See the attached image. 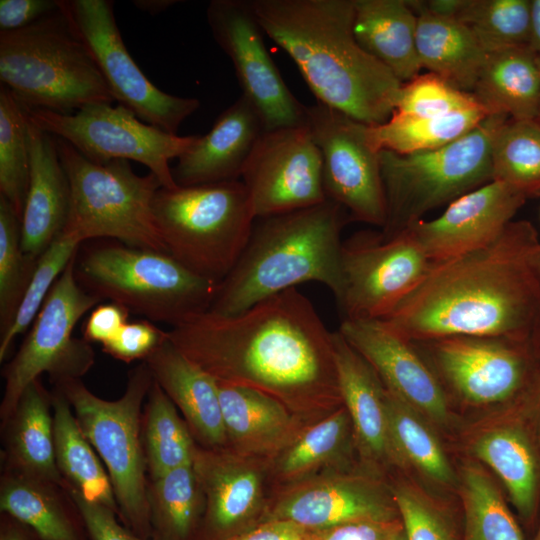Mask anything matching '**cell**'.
I'll return each mask as SVG.
<instances>
[{
    "mask_svg": "<svg viewBox=\"0 0 540 540\" xmlns=\"http://www.w3.org/2000/svg\"><path fill=\"white\" fill-rule=\"evenodd\" d=\"M58 10L57 0H1L0 32L25 28Z\"/></svg>",
    "mask_w": 540,
    "mask_h": 540,
    "instance_id": "f5cc1de1",
    "label": "cell"
},
{
    "mask_svg": "<svg viewBox=\"0 0 540 540\" xmlns=\"http://www.w3.org/2000/svg\"><path fill=\"white\" fill-rule=\"evenodd\" d=\"M417 14L416 46L421 67L453 87L471 93L487 53L460 21L408 1Z\"/></svg>",
    "mask_w": 540,
    "mask_h": 540,
    "instance_id": "e575fe53",
    "label": "cell"
},
{
    "mask_svg": "<svg viewBox=\"0 0 540 540\" xmlns=\"http://www.w3.org/2000/svg\"><path fill=\"white\" fill-rule=\"evenodd\" d=\"M167 332L217 383L263 393L308 423L344 405L333 332L297 288L234 315H194Z\"/></svg>",
    "mask_w": 540,
    "mask_h": 540,
    "instance_id": "6da1fadb",
    "label": "cell"
},
{
    "mask_svg": "<svg viewBox=\"0 0 540 540\" xmlns=\"http://www.w3.org/2000/svg\"><path fill=\"white\" fill-rule=\"evenodd\" d=\"M168 339V332L161 330L148 319L128 321L118 335L102 346L103 351L122 362L145 361Z\"/></svg>",
    "mask_w": 540,
    "mask_h": 540,
    "instance_id": "c3c4849f",
    "label": "cell"
},
{
    "mask_svg": "<svg viewBox=\"0 0 540 540\" xmlns=\"http://www.w3.org/2000/svg\"><path fill=\"white\" fill-rule=\"evenodd\" d=\"M406 540H455L446 499L437 496L414 477L391 483Z\"/></svg>",
    "mask_w": 540,
    "mask_h": 540,
    "instance_id": "bcb514c9",
    "label": "cell"
},
{
    "mask_svg": "<svg viewBox=\"0 0 540 540\" xmlns=\"http://www.w3.org/2000/svg\"><path fill=\"white\" fill-rule=\"evenodd\" d=\"M522 341L447 336L414 344L436 374L454 410L479 415L512 404L521 393L528 372Z\"/></svg>",
    "mask_w": 540,
    "mask_h": 540,
    "instance_id": "5bb4252c",
    "label": "cell"
},
{
    "mask_svg": "<svg viewBox=\"0 0 540 540\" xmlns=\"http://www.w3.org/2000/svg\"><path fill=\"white\" fill-rule=\"evenodd\" d=\"M537 120L540 122V116H539V118Z\"/></svg>",
    "mask_w": 540,
    "mask_h": 540,
    "instance_id": "be15d7a7",
    "label": "cell"
},
{
    "mask_svg": "<svg viewBox=\"0 0 540 540\" xmlns=\"http://www.w3.org/2000/svg\"><path fill=\"white\" fill-rule=\"evenodd\" d=\"M80 244L73 235L62 232L39 256L10 326L0 334L1 362L14 340L32 325L55 282L77 255Z\"/></svg>",
    "mask_w": 540,
    "mask_h": 540,
    "instance_id": "ee69618b",
    "label": "cell"
},
{
    "mask_svg": "<svg viewBox=\"0 0 540 540\" xmlns=\"http://www.w3.org/2000/svg\"><path fill=\"white\" fill-rule=\"evenodd\" d=\"M152 384L144 361L130 371L124 394L112 401L92 393L81 379L54 383L107 469L121 522L143 540L152 536L142 441V406Z\"/></svg>",
    "mask_w": 540,
    "mask_h": 540,
    "instance_id": "52a82bcc",
    "label": "cell"
},
{
    "mask_svg": "<svg viewBox=\"0 0 540 540\" xmlns=\"http://www.w3.org/2000/svg\"><path fill=\"white\" fill-rule=\"evenodd\" d=\"M385 405L391 440L407 474L439 497L457 496V466L440 432L386 387Z\"/></svg>",
    "mask_w": 540,
    "mask_h": 540,
    "instance_id": "f546056e",
    "label": "cell"
},
{
    "mask_svg": "<svg viewBox=\"0 0 540 540\" xmlns=\"http://www.w3.org/2000/svg\"><path fill=\"white\" fill-rule=\"evenodd\" d=\"M537 63H538L539 70H540V55H537Z\"/></svg>",
    "mask_w": 540,
    "mask_h": 540,
    "instance_id": "6125c7cd",
    "label": "cell"
},
{
    "mask_svg": "<svg viewBox=\"0 0 540 540\" xmlns=\"http://www.w3.org/2000/svg\"><path fill=\"white\" fill-rule=\"evenodd\" d=\"M0 509L41 540H89L78 506L66 487L54 482L3 470Z\"/></svg>",
    "mask_w": 540,
    "mask_h": 540,
    "instance_id": "1f68e13d",
    "label": "cell"
},
{
    "mask_svg": "<svg viewBox=\"0 0 540 540\" xmlns=\"http://www.w3.org/2000/svg\"><path fill=\"white\" fill-rule=\"evenodd\" d=\"M533 540H540V526Z\"/></svg>",
    "mask_w": 540,
    "mask_h": 540,
    "instance_id": "94428289",
    "label": "cell"
},
{
    "mask_svg": "<svg viewBox=\"0 0 540 540\" xmlns=\"http://www.w3.org/2000/svg\"><path fill=\"white\" fill-rule=\"evenodd\" d=\"M36 262L22 249L20 217L0 195V334L10 326Z\"/></svg>",
    "mask_w": 540,
    "mask_h": 540,
    "instance_id": "f6af8a7d",
    "label": "cell"
},
{
    "mask_svg": "<svg viewBox=\"0 0 540 540\" xmlns=\"http://www.w3.org/2000/svg\"><path fill=\"white\" fill-rule=\"evenodd\" d=\"M151 540H196L205 496L192 465L148 482Z\"/></svg>",
    "mask_w": 540,
    "mask_h": 540,
    "instance_id": "f35d334b",
    "label": "cell"
},
{
    "mask_svg": "<svg viewBox=\"0 0 540 540\" xmlns=\"http://www.w3.org/2000/svg\"><path fill=\"white\" fill-rule=\"evenodd\" d=\"M525 199L510 186L490 181L449 203L436 219H420L405 229L432 263L443 262L496 240Z\"/></svg>",
    "mask_w": 540,
    "mask_h": 540,
    "instance_id": "7402d4cb",
    "label": "cell"
},
{
    "mask_svg": "<svg viewBox=\"0 0 540 540\" xmlns=\"http://www.w3.org/2000/svg\"><path fill=\"white\" fill-rule=\"evenodd\" d=\"M152 210L166 252L218 284L236 264L256 220L241 180L161 187Z\"/></svg>",
    "mask_w": 540,
    "mask_h": 540,
    "instance_id": "8992f818",
    "label": "cell"
},
{
    "mask_svg": "<svg viewBox=\"0 0 540 540\" xmlns=\"http://www.w3.org/2000/svg\"><path fill=\"white\" fill-rule=\"evenodd\" d=\"M306 126L320 150L325 197L357 221L384 228L387 203L379 152L367 125L320 102L306 106Z\"/></svg>",
    "mask_w": 540,
    "mask_h": 540,
    "instance_id": "2e32d148",
    "label": "cell"
},
{
    "mask_svg": "<svg viewBox=\"0 0 540 540\" xmlns=\"http://www.w3.org/2000/svg\"><path fill=\"white\" fill-rule=\"evenodd\" d=\"M51 395L55 457L60 474L85 499L108 507L120 519L113 486L100 457L63 393L54 388Z\"/></svg>",
    "mask_w": 540,
    "mask_h": 540,
    "instance_id": "d590c367",
    "label": "cell"
},
{
    "mask_svg": "<svg viewBox=\"0 0 540 540\" xmlns=\"http://www.w3.org/2000/svg\"><path fill=\"white\" fill-rule=\"evenodd\" d=\"M489 114L477 106L438 116H411L393 112L379 125H367L366 137L377 152L406 155L429 151L454 142L474 129Z\"/></svg>",
    "mask_w": 540,
    "mask_h": 540,
    "instance_id": "8d00e7d4",
    "label": "cell"
},
{
    "mask_svg": "<svg viewBox=\"0 0 540 540\" xmlns=\"http://www.w3.org/2000/svg\"><path fill=\"white\" fill-rule=\"evenodd\" d=\"M510 119L494 114L443 147L401 155L379 152L389 238L418 221L429 210L451 203L492 181L491 151L499 128Z\"/></svg>",
    "mask_w": 540,
    "mask_h": 540,
    "instance_id": "9c48e42d",
    "label": "cell"
},
{
    "mask_svg": "<svg viewBox=\"0 0 540 540\" xmlns=\"http://www.w3.org/2000/svg\"><path fill=\"white\" fill-rule=\"evenodd\" d=\"M153 380L178 408L197 445L226 448L217 381L169 340L144 361Z\"/></svg>",
    "mask_w": 540,
    "mask_h": 540,
    "instance_id": "4316f807",
    "label": "cell"
},
{
    "mask_svg": "<svg viewBox=\"0 0 540 540\" xmlns=\"http://www.w3.org/2000/svg\"><path fill=\"white\" fill-rule=\"evenodd\" d=\"M491 169L492 181L526 198L540 194V122L508 119L493 140Z\"/></svg>",
    "mask_w": 540,
    "mask_h": 540,
    "instance_id": "60d3db41",
    "label": "cell"
},
{
    "mask_svg": "<svg viewBox=\"0 0 540 540\" xmlns=\"http://www.w3.org/2000/svg\"><path fill=\"white\" fill-rule=\"evenodd\" d=\"M79 284L102 300L172 327L206 312L218 283L192 272L164 251L126 245L88 250L75 263Z\"/></svg>",
    "mask_w": 540,
    "mask_h": 540,
    "instance_id": "ba28073f",
    "label": "cell"
},
{
    "mask_svg": "<svg viewBox=\"0 0 540 540\" xmlns=\"http://www.w3.org/2000/svg\"><path fill=\"white\" fill-rule=\"evenodd\" d=\"M456 466L457 497L464 514L463 540H524L491 472L464 455Z\"/></svg>",
    "mask_w": 540,
    "mask_h": 540,
    "instance_id": "74e56055",
    "label": "cell"
},
{
    "mask_svg": "<svg viewBox=\"0 0 540 540\" xmlns=\"http://www.w3.org/2000/svg\"><path fill=\"white\" fill-rule=\"evenodd\" d=\"M30 176L28 117L24 104L0 86V195L21 219Z\"/></svg>",
    "mask_w": 540,
    "mask_h": 540,
    "instance_id": "b9f144b4",
    "label": "cell"
},
{
    "mask_svg": "<svg viewBox=\"0 0 540 540\" xmlns=\"http://www.w3.org/2000/svg\"><path fill=\"white\" fill-rule=\"evenodd\" d=\"M480 106L473 95L441 77L427 73L402 84L393 112L411 116H438Z\"/></svg>",
    "mask_w": 540,
    "mask_h": 540,
    "instance_id": "7dc6e473",
    "label": "cell"
},
{
    "mask_svg": "<svg viewBox=\"0 0 540 540\" xmlns=\"http://www.w3.org/2000/svg\"><path fill=\"white\" fill-rule=\"evenodd\" d=\"M76 256L55 282L19 350L2 371L1 424L10 418L28 385L42 373H47L54 384L80 379L94 365L91 344L72 334L82 316L103 300L77 281Z\"/></svg>",
    "mask_w": 540,
    "mask_h": 540,
    "instance_id": "8fae6325",
    "label": "cell"
},
{
    "mask_svg": "<svg viewBox=\"0 0 540 540\" xmlns=\"http://www.w3.org/2000/svg\"><path fill=\"white\" fill-rule=\"evenodd\" d=\"M26 111L38 127L67 141L88 160L99 164L117 159L139 162L164 188L178 186L169 163L185 153L198 137L165 132L139 120L120 104H90L72 114L29 107Z\"/></svg>",
    "mask_w": 540,
    "mask_h": 540,
    "instance_id": "7c38bea8",
    "label": "cell"
},
{
    "mask_svg": "<svg viewBox=\"0 0 540 540\" xmlns=\"http://www.w3.org/2000/svg\"><path fill=\"white\" fill-rule=\"evenodd\" d=\"M308 530L289 521L266 520L225 540H306Z\"/></svg>",
    "mask_w": 540,
    "mask_h": 540,
    "instance_id": "db71d44e",
    "label": "cell"
},
{
    "mask_svg": "<svg viewBox=\"0 0 540 540\" xmlns=\"http://www.w3.org/2000/svg\"><path fill=\"white\" fill-rule=\"evenodd\" d=\"M206 17L214 40L231 59L242 96L257 110L265 131L306 125V106L273 62L251 0H212Z\"/></svg>",
    "mask_w": 540,
    "mask_h": 540,
    "instance_id": "e0dca14e",
    "label": "cell"
},
{
    "mask_svg": "<svg viewBox=\"0 0 540 540\" xmlns=\"http://www.w3.org/2000/svg\"><path fill=\"white\" fill-rule=\"evenodd\" d=\"M358 466L362 465L353 425L343 405L307 426L290 444L267 459L270 496L312 477Z\"/></svg>",
    "mask_w": 540,
    "mask_h": 540,
    "instance_id": "83f0119b",
    "label": "cell"
},
{
    "mask_svg": "<svg viewBox=\"0 0 540 540\" xmlns=\"http://www.w3.org/2000/svg\"><path fill=\"white\" fill-rule=\"evenodd\" d=\"M66 489L79 508L89 540H143L121 525L118 515L108 507L85 499L68 484Z\"/></svg>",
    "mask_w": 540,
    "mask_h": 540,
    "instance_id": "681fc988",
    "label": "cell"
},
{
    "mask_svg": "<svg viewBox=\"0 0 540 540\" xmlns=\"http://www.w3.org/2000/svg\"><path fill=\"white\" fill-rule=\"evenodd\" d=\"M264 124L254 106L240 96L212 128L177 158L172 175L178 186L239 180Z\"/></svg>",
    "mask_w": 540,
    "mask_h": 540,
    "instance_id": "d4e9b609",
    "label": "cell"
},
{
    "mask_svg": "<svg viewBox=\"0 0 540 540\" xmlns=\"http://www.w3.org/2000/svg\"><path fill=\"white\" fill-rule=\"evenodd\" d=\"M353 34L359 46L402 83L418 75L417 14L406 0H353Z\"/></svg>",
    "mask_w": 540,
    "mask_h": 540,
    "instance_id": "d6a6232c",
    "label": "cell"
},
{
    "mask_svg": "<svg viewBox=\"0 0 540 540\" xmlns=\"http://www.w3.org/2000/svg\"><path fill=\"white\" fill-rule=\"evenodd\" d=\"M307 530L344 523L400 520L389 482L358 466L327 472L273 493L260 519Z\"/></svg>",
    "mask_w": 540,
    "mask_h": 540,
    "instance_id": "d6986e66",
    "label": "cell"
},
{
    "mask_svg": "<svg viewBox=\"0 0 540 540\" xmlns=\"http://www.w3.org/2000/svg\"><path fill=\"white\" fill-rule=\"evenodd\" d=\"M265 35L320 102L366 125L392 115L402 82L353 34V0H251Z\"/></svg>",
    "mask_w": 540,
    "mask_h": 540,
    "instance_id": "3957f363",
    "label": "cell"
},
{
    "mask_svg": "<svg viewBox=\"0 0 540 540\" xmlns=\"http://www.w3.org/2000/svg\"><path fill=\"white\" fill-rule=\"evenodd\" d=\"M307 540V539H306Z\"/></svg>",
    "mask_w": 540,
    "mask_h": 540,
    "instance_id": "e7e4bbea",
    "label": "cell"
},
{
    "mask_svg": "<svg viewBox=\"0 0 540 540\" xmlns=\"http://www.w3.org/2000/svg\"><path fill=\"white\" fill-rule=\"evenodd\" d=\"M510 405L463 420L454 443L464 456L492 471L520 516L530 519L538 500V458Z\"/></svg>",
    "mask_w": 540,
    "mask_h": 540,
    "instance_id": "603a6c76",
    "label": "cell"
},
{
    "mask_svg": "<svg viewBox=\"0 0 540 540\" xmlns=\"http://www.w3.org/2000/svg\"><path fill=\"white\" fill-rule=\"evenodd\" d=\"M0 79L26 107L61 114L114 98L87 47L60 9L0 32Z\"/></svg>",
    "mask_w": 540,
    "mask_h": 540,
    "instance_id": "5b68a950",
    "label": "cell"
},
{
    "mask_svg": "<svg viewBox=\"0 0 540 540\" xmlns=\"http://www.w3.org/2000/svg\"><path fill=\"white\" fill-rule=\"evenodd\" d=\"M193 468L205 496L196 540H225L259 523L270 497L266 459L197 445Z\"/></svg>",
    "mask_w": 540,
    "mask_h": 540,
    "instance_id": "44dd1931",
    "label": "cell"
},
{
    "mask_svg": "<svg viewBox=\"0 0 540 540\" xmlns=\"http://www.w3.org/2000/svg\"><path fill=\"white\" fill-rule=\"evenodd\" d=\"M390 540H406L405 532L403 529V525H401L392 535Z\"/></svg>",
    "mask_w": 540,
    "mask_h": 540,
    "instance_id": "91938a15",
    "label": "cell"
},
{
    "mask_svg": "<svg viewBox=\"0 0 540 540\" xmlns=\"http://www.w3.org/2000/svg\"><path fill=\"white\" fill-rule=\"evenodd\" d=\"M489 114L514 120L540 116V70L530 47L489 52L471 92Z\"/></svg>",
    "mask_w": 540,
    "mask_h": 540,
    "instance_id": "836d02e7",
    "label": "cell"
},
{
    "mask_svg": "<svg viewBox=\"0 0 540 540\" xmlns=\"http://www.w3.org/2000/svg\"><path fill=\"white\" fill-rule=\"evenodd\" d=\"M218 387L226 448L237 454L267 460L313 424L258 391L219 383Z\"/></svg>",
    "mask_w": 540,
    "mask_h": 540,
    "instance_id": "f1b7e54d",
    "label": "cell"
},
{
    "mask_svg": "<svg viewBox=\"0 0 540 540\" xmlns=\"http://www.w3.org/2000/svg\"><path fill=\"white\" fill-rule=\"evenodd\" d=\"M333 342L340 392L351 418L361 465L389 483L410 477L391 440L384 384L339 331L333 332Z\"/></svg>",
    "mask_w": 540,
    "mask_h": 540,
    "instance_id": "cb8c5ba5",
    "label": "cell"
},
{
    "mask_svg": "<svg viewBox=\"0 0 540 540\" xmlns=\"http://www.w3.org/2000/svg\"><path fill=\"white\" fill-rule=\"evenodd\" d=\"M256 218L326 201L322 157L306 125L265 131L241 174Z\"/></svg>",
    "mask_w": 540,
    "mask_h": 540,
    "instance_id": "ffe728a7",
    "label": "cell"
},
{
    "mask_svg": "<svg viewBox=\"0 0 540 540\" xmlns=\"http://www.w3.org/2000/svg\"><path fill=\"white\" fill-rule=\"evenodd\" d=\"M453 19L471 30L486 53L529 47L531 0H461Z\"/></svg>",
    "mask_w": 540,
    "mask_h": 540,
    "instance_id": "7bdbcfd3",
    "label": "cell"
},
{
    "mask_svg": "<svg viewBox=\"0 0 540 540\" xmlns=\"http://www.w3.org/2000/svg\"><path fill=\"white\" fill-rule=\"evenodd\" d=\"M537 248L532 226L511 221L489 245L432 263L417 288L381 320L413 342L447 336L524 340L540 310Z\"/></svg>",
    "mask_w": 540,
    "mask_h": 540,
    "instance_id": "7a4b0ae2",
    "label": "cell"
},
{
    "mask_svg": "<svg viewBox=\"0 0 540 540\" xmlns=\"http://www.w3.org/2000/svg\"><path fill=\"white\" fill-rule=\"evenodd\" d=\"M535 266H536L537 275H538V279L540 283V245H538V248L535 254ZM537 320L539 321V327H540V310H539V315H538Z\"/></svg>",
    "mask_w": 540,
    "mask_h": 540,
    "instance_id": "680465c9",
    "label": "cell"
},
{
    "mask_svg": "<svg viewBox=\"0 0 540 540\" xmlns=\"http://www.w3.org/2000/svg\"><path fill=\"white\" fill-rule=\"evenodd\" d=\"M61 162L70 183V208L63 232L81 243L111 238L141 249L164 251L152 204L161 184L149 172L136 174L128 160L99 164L67 141L57 138Z\"/></svg>",
    "mask_w": 540,
    "mask_h": 540,
    "instance_id": "30bf717a",
    "label": "cell"
},
{
    "mask_svg": "<svg viewBox=\"0 0 540 540\" xmlns=\"http://www.w3.org/2000/svg\"><path fill=\"white\" fill-rule=\"evenodd\" d=\"M28 138L30 176L20 219L21 246L26 255L37 260L64 231L70 208V183L56 137L28 118Z\"/></svg>",
    "mask_w": 540,
    "mask_h": 540,
    "instance_id": "484cf974",
    "label": "cell"
},
{
    "mask_svg": "<svg viewBox=\"0 0 540 540\" xmlns=\"http://www.w3.org/2000/svg\"><path fill=\"white\" fill-rule=\"evenodd\" d=\"M3 470L66 487L55 457L52 395L39 379L28 385L10 418L1 424Z\"/></svg>",
    "mask_w": 540,
    "mask_h": 540,
    "instance_id": "4dcf8cb0",
    "label": "cell"
},
{
    "mask_svg": "<svg viewBox=\"0 0 540 540\" xmlns=\"http://www.w3.org/2000/svg\"><path fill=\"white\" fill-rule=\"evenodd\" d=\"M0 540H41V538L27 525L1 513Z\"/></svg>",
    "mask_w": 540,
    "mask_h": 540,
    "instance_id": "11a10c76",
    "label": "cell"
},
{
    "mask_svg": "<svg viewBox=\"0 0 540 540\" xmlns=\"http://www.w3.org/2000/svg\"><path fill=\"white\" fill-rule=\"evenodd\" d=\"M180 2L179 0H133L132 4L142 12L156 15Z\"/></svg>",
    "mask_w": 540,
    "mask_h": 540,
    "instance_id": "6f0895ef",
    "label": "cell"
},
{
    "mask_svg": "<svg viewBox=\"0 0 540 540\" xmlns=\"http://www.w3.org/2000/svg\"><path fill=\"white\" fill-rule=\"evenodd\" d=\"M130 311L123 305L109 302L97 305L83 325V339L102 346L113 340L129 321Z\"/></svg>",
    "mask_w": 540,
    "mask_h": 540,
    "instance_id": "816d5d0a",
    "label": "cell"
},
{
    "mask_svg": "<svg viewBox=\"0 0 540 540\" xmlns=\"http://www.w3.org/2000/svg\"><path fill=\"white\" fill-rule=\"evenodd\" d=\"M72 29L87 47L118 104L143 122L177 134L185 119L200 107L196 98L160 90L135 63L127 50L111 0H57Z\"/></svg>",
    "mask_w": 540,
    "mask_h": 540,
    "instance_id": "4fadbf2b",
    "label": "cell"
},
{
    "mask_svg": "<svg viewBox=\"0 0 540 540\" xmlns=\"http://www.w3.org/2000/svg\"><path fill=\"white\" fill-rule=\"evenodd\" d=\"M347 211L326 200L312 207L256 218L248 242L219 283L208 311L234 315L282 291L314 281L339 298L341 232Z\"/></svg>",
    "mask_w": 540,
    "mask_h": 540,
    "instance_id": "277c9868",
    "label": "cell"
},
{
    "mask_svg": "<svg viewBox=\"0 0 540 540\" xmlns=\"http://www.w3.org/2000/svg\"><path fill=\"white\" fill-rule=\"evenodd\" d=\"M402 525L395 521L364 520L344 523L324 529L308 530L307 540H390Z\"/></svg>",
    "mask_w": 540,
    "mask_h": 540,
    "instance_id": "f907efd6",
    "label": "cell"
},
{
    "mask_svg": "<svg viewBox=\"0 0 540 540\" xmlns=\"http://www.w3.org/2000/svg\"><path fill=\"white\" fill-rule=\"evenodd\" d=\"M386 389L412 406L454 443L463 424L436 374L411 340L381 319H343L338 329Z\"/></svg>",
    "mask_w": 540,
    "mask_h": 540,
    "instance_id": "ac0fdd59",
    "label": "cell"
},
{
    "mask_svg": "<svg viewBox=\"0 0 540 540\" xmlns=\"http://www.w3.org/2000/svg\"><path fill=\"white\" fill-rule=\"evenodd\" d=\"M530 49L540 55V0H531Z\"/></svg>",
    "mask_w": 540,
    "mask_h": 540,
    "instance_id": "9f6ffc18",
    "label": "cell"
},
{
    "mask_svg": "<svg viewBox=\"0 0 540 540\" xmlns=\"http://www.w3.org/2000/svg\"><path fill=\"white\" fill-rule=\"evenodd\" d=\"M142 441L149 480L193 464L197 443L174 403L154 380L142 413Z\"/></svg>",
    "mask_w": 540,
    "mask_h": 540,
    "instance_id": "ab89813d",
    "label": "cell"
},
{
    "mask_svg": "<svg viewBox=\"0 0 540 540\" xmlns=\"http://www.w3.org/2000/svg\"><path fill=\"white\" fill-rule=\"evenodd\" d=\"M432 262L409 232L383 238L358 233L343 242L342 291L337 299L343 319H383L426 276Z\"/></svg>",
    "mask_w": 540,
    "mask_h": 540,
    "instance_id": "9a60e30c",
    "label": "cell"
}]
</instances>
